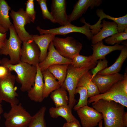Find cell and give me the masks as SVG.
<instances>
[{
    "label": "cell",
    "instance_id": "1",
    "mask_svg": "<svg viewBox=\"0 0 127 127\" xmlns=\"http://www.w3.org/2000/svg\"><path fill=\"white\" fill-rule=\"evenodd\" d=\"M92 104V107L102 114L104 127H125L122 119L125 112L124 106L114 101L103 99Z\"/></svg>",
    "mask_w": 127,
    "mask_h": 127
},
{
    "label": "cell",
    "instance_id": "2",
    "mask_svg": "<svg viewBox=\"0 0 127 127\" xmlns=\"http://www.w3.org/2000/svg\"><path fill=\"white\" fill-rule=\"evenodd\" d=\"M0 65L7 67L11 72H16L17 75L16 76V81L20 84V89L22 92L27 91L34 86L37 71L36 66L21 61L12 64L6 58L1 60Z\"/></svg>",
    "mask_w": 127,
    "mask_h": 127
},
{
    "label": "cell",
    "instance_id": "3",
    "mask_svg": "<svg viewBox=\"0 0 127 127\" xmlns=\"http://www.w3.org/2000/svg\"><path fill=\"white\" fill-rule=\"evenodd\" d=\"M95 66L77 68L71 64L68 65L66 77L61 87L68 91L69 95L68 105L71 109L73 108L76 102L75 92L79 80L84 74Z\"/></svg>",
    "mask_w": 127,
    "mask_h": 127
},
{
    "label": "cell",
    "instance_id": "4",
    "mask_svg": "<svg viewBox=\"0 0 127 127\" xmlns=\"http://www.w3.org/2000/svg\"><path fill=\"white\" fill-rule=\"evenodd\" d=\"M9 111L3 114L6 127H28L32 116L24 108L21 103L11 105Z\"/></svg>",
    "mask_w": 127,
    "mask_h": 127
},
{
    "label": "cell",
    "instance_id": "5",
    "mask_svg": "<svg viewBox=\"0 0 127 127\" xmlns=\"http://www.w3.org/2000/svg\"><path fill=\"white\" fill-rule=\"evenodd\" d=\"M10 36L9 39H6L0 49V54L10 57L9 62L16 64L20 62V52L22 42L17 35L13 25L9 28Z\"/></svg>",
    "mask_w": 127,
    "mask_h": 127
},
{
    "label": "cell",
    "instance_id": "6",
    "mask_svg": "<svg viewBox=\"0 0 127 127\" xmlns=\"http://www.w3.org/2000/svg\"><path fill=\"white\" fill-rule=\"evenodd\" d=\"M52 42L56 49L61 55L71 60L79 54L83 47L81 43L71 36L65 38L55 37Z\"/></svg>",
    "mask_w": 127,
    "mask_h": 127
},
{
    "label": "cell",
    "instance_id": "7",
    "mask_svg": "<svg viewBox=\"0 0 127 127\" xmlns=\"http://www.w3.org/2000/svg\"><path fill=\"white\" fill-rule=\"evenodd\" d=\"M101 99L114 101L127 107V95L123 91L121 80L115 83L105 92L89 98L88 104Z\"/></svg>",
    "mask_w": 127,
    "mask_h": 127
},
{
    "label": "cell",
    "instance_id": "8",
    "mask_svg": "<svg viewBox=\"0 0 127 127\" xmlns=\"http://www.w3.org/2000/svg\"><path fill=\"white\" fill-rule=\"evenodd\" d=\"M16 76L11 72L6 76L0 78V96L2 100L8 103L10 105L18 104V95L15 87Z\"/></svg>",
    "mask_w": 127,
    "mask_h": 127
},
{
    "label": "cell",
    "instance_id": "9",
    "mask_svg": "<svg viewBox=\"0 0 127 127\" xmlns=\"http://www.w3.org/2000/svg\"><path fill=\"white\" fill-rule=\"evenodd\" d=\"M81 22L84 23V25L81 27H78L69 24L64 26L52 29H45L41 28L39 26L36 27L37 30L40 35L45 34H51L55 35L65 36L68 33L77 32L82 33L85 35L88 40H91L93 36L89 26L84 19H82Z\"/></svg>",
    "mask_w": 127,
    "mask_h": 127
},
{
    "label": "cell",
    "instance_id": "10",
    "mask_svg": "<svg viewBox=\"0 0 127 127\" xmlns=\"http://www.w3.org/2000/svg\"><path fill=\"white\" fill-rule=\"evenodd\" d=\"M9 15L13 20L15 30L22 42L31 39L33 35L30 34L25 28V26L31 22L24 9L20 8L16 12L11 10Z\"/></svg>",
    "mask_w": 127,
    "mask_h": 127
},
{
    "label": "cell",
    "instance_id": "11",
    "mask_svg": "<svg viewBox=\"0 0 127 127\" xmlns=\"http://www.w3.org/2000/svg\"><path fill=\"white\" fill-rule=\"evenodd\" d=\"M40 51L38 45L32 40L22 42L20 61L36 66L39 63Z\"/></svg>",
    "mask_w": 127,
    "mask_h": 127
},
{
    "label": "cell",
    "instance_id": "12",
    "mask_svg": "<svg viewBox=\"0 0 127 127\" xmlns=\"http://www.w3.org/2000/svg\"><path fill=\"white\" fill-rule=\"evenodd\" d=\"M83 127H94L103 119L102 114L87 105L76 110Z\"/></svg>",
    "mask_w": 127,
    "mask_h": 127
},
{
    "label": "cell",
    "instance_id": "13",
    "mask_svg": "<svg viewBox=\"0 0 127 127\" xmlns=\"http://www.w3.org/2000/svg\"><path fill=\"white\" fill-rule=\"evenodd\" d=\"M97 16L99 18L96 23L91 25L89 24V28L93 35L97 34L101 29V20L104 18H107L113 21L117 25L118 32H123L127 28V15L119 17H115L107 15L101 9H98L96 11Z\"/></svg>",
    "mask_w": 127,
    "mask_h": 127
},
{
    "label": "cell",
    "instance_id": "14",
    "mask_svg": "<svg viewBox=\"0 0 127 127\" xmlns=\"http://www.w3.org/2000/svg\"><path fill=\"white\" fill-rule=\"evenodd\" d=\"M47 56L42 62L38 64L42 72L51 66L57 64H70L71 60L63 57L56 51L52 41L49 46Z\"/></svg>",
    "mask_w": 127,
    "mask_h": 127
},
{
    "label": "cell",
    "instance_id": "15",
    "mask_svg": "<svg viewBox=\"0 0 127 127\" xmlns=\"http://www.w3.org/2000/svg\"><path fill=\"white\" fill-rule=\"evenodd\" d=\"M123 75L119 73L102 75L97 74L92 80L97 86L100 94L108 90L115 83L122 80Z\"/></svg>",
    "mask_w": 127,
    "mask_h": 127
},
{
    "label": "cell",
    "instance_id": "16",
    "mask_svg": "<svg viewBox=\"0 0 127 127\" xmlns=\"http://www.w3.org/2000/svg\"><path fill=\"white\" fill-rule=\"evenodd\" d=\"M66 1L65 0H52L50 13L54 23H57L61 26L69 23L66 13Z\"/></svg>",
    "mask_w": 127,
    "mask_h": 127
},
{
    "label": "cell",
    "instance_id": "17",
    "mask_svg": "<svg viewBox=\"0 0 127 127\" xmlns=\"http://www.w3.org/2000/svg\"><path fill=\"white\" fill-rule=\"evenodd\" d=\"M101 0H79L75 3L71 13L68 15L69 22L75 20L81 17L88 9H92L95 7L99 6L102 4Z\"/></svg>",
    "mask_w": 127,
    "mask_h": 127
},
{
    "label": "cell",
    "instance_id": "18",
    "mask_svg": "<svg viewBox=\"0 0 127 127\" xmlns=\"http://www.w3.org/2000/svg\"><path fill=\"white\" fill-rule=\"evenodd\" d=\"M38 64L36 65L37 71L34 85L27 92L28 96L31 100L40 103L44 99V83L42 72Z\"/></svg>",
    "mask_w": 127,
    "mask_h": 127
},
{
    "label": "cell",
    "instance_id": "19",
    "mask_svg": "<svg viewBox=\"0 0 127 127\" xmlns=\"http://www.w3.org/2000/svg\"><path fill=\"white\" fill-rule=\"evenodd\" d=\"M91 46L93 50L91 56L92 60L93 62L96 63L98 60L105 59L106 56L111 52L117 50H121L124 45L116 44L112 46H107L104 44L102 40L92 44Z\"/></svg>",
    "mask_w": 127,
    "mask_h": 127
},
{
    "label": "cell",
    "instance_id": "20",
    "mask_svg": "<svg viewBox=\"0 0 127 127\" xmlns=\"http://www.w3.org/2000/svg\"><path fill=\"white\" fill-rule=\"evenodd\" d=\"M100 30L96 34L94 35L91 40L92 43L95 44L103 40L118 32L117 25L115 22L107 21L103 20L101 24Z\"/></svg>",
    "mask_w": 127,
    "mask_h": 127
},
{
    "label": "cell",
    "instance_id": "21",
    "mask_svg": "<svg viewBox=\"0 0 127 127\" xmlns=\"http://www.w3.org/2000/svg\"><path fill=\"white\" fill-rule=\"evenodd\" d=\"M55 36L51 34H45L40 36L33 35L31 39L38 45L40 51L39 63L42 61L46 57L49 44Z\"/></svg>",
    "mask_w": 127,
    "mask_h": 127
},
{
    "label": "cell",
    "instance_id": "22",
    "mask_svg": "<svg viewBox=\"0 0 127 127\" xmlns=\"http://www.w3.org/2000/svg\"><path fill=\"white\" fill-rule=\"evenodd\" d=\"M42 72L44 81L43 94L44 99L52 91L61 87V85L48 69Z\"/></svg>",
    "mask_w": 127,
    "mask_h": 127
},
{
    "label": "cell",
    "instance_id": "23",
    "mask_svg": "<svg viewBox=\"0 0 127 127\" xmlns=\"http://www.w3.org/2000/svg\"><path fill=\"white\" fill-rule=\"evenodd\" d=\"M49 112L52 118H56L61 116L65 119L67 123L78 120L72 115V109L68 105L57 107H52L50 108Z\"/></svg>",
    "mask_w": 127,
    "mask_h": 127
},
{
    "label": "cell",
    "instance_id": "24",
    "mask_svg": "<svg viewBox=\"0 0 127 127\" xmlns=\"http://www.w3.org/2000/svg\"><path fill=\"white\" fill-rule=\"evenodd\" d=\"M115 63L111 66L98 72L97 74H111L118 73L120 71L123 64L127 57V47L124 46Z\"/></svg>",
    "mask_w": 127,
    "mask_h": 127
},
{
    "label": "cell",
    "instance_id": "25",
    "mask_svg": "<svg viewBox=\"0 0 127 127\" xmlns=\"http://www.w3.org/2000/svg\"><path fill=\"white\" fill-rule=\"evenodd\" d=\"M91 77L92 75L88 71L81 77L77 86L85 87L88 91L89 98L100 94L97 86L92 80Z\"/></svg>",
    "mask_w": 127,
    "mask_h": 127
},
{
    "label": "cell",
    "instance_id": "26",
    "mask_svg": "<svg viewBox=\"0 0 127 127\" xmlns=\"http://www.w3.org/2000/svg\"><path fill=\"white\" fill-rule=\"evenodd\" d=\"M11 7L5 0H0V25L8 31L13 24L11 22L9 15Z\"/></svg>",
    "mask_w": 127,
    "mask_h": 127
},
{
    "label": "cell",
    "instance_id": "27",
    "mask_svg": "<svg viewBox=\"0 0 127 127\" xmlns=\"http://www.w3.org/2000/svg\"><path fill=\"white\" fill-rule=\"evenodd\" d=\"M50 96L56 107L68 105L69 98L67 92L61 87L51 92Z\"/></svg>",
    "mask_w": 127,
    "mask_h": 127
},
{
    "label": "cell",
    "instance_id": "28",
    "mask_svg": "<svg viewBox=\"0 0 127 127\" xmlns=\"http://www.w3.org/2000/svg\"><path fill=\"white\" fill-rule=\"evenodd\" d=\"M69 64H55L51 66L48 69L49 71L58 80L61 86L66 77Z\"/></svg>",
    "mask_w": 127,
    "mask_h": 127
},
{
    "label": "cell",
    "instance_id": "29",
    "mask_svg": "<svg viewBox=\"0 0 127 127\" xmlns=\"http://www.w3.org/2000/svg\"><path fill=\"white\" fill-rule=\"evenodd\" d=\"M71 64L75 68H81L96 66V63L92 60L91 56H86L79 54L75 56L71 60Z\"/></svg>",
    "mask_w": 127,
    "mask_h": 127
},
{
    "label": "cell",
    "instance_id": "30",
    "mask_svg": "<svg viewBox=\"0 0 127 127\" xmlns=\"http://www.w3.org/2000/svg\"><path fill=\"white\" fill-rule=\"evenodd\" d=\"M46 110L45 107H42L35 114L32 116L31 121L28 127H46L44 118Z\"/></svg>",
    "mask_w": 127,
    "mask_h": 127
},
{
    "label": "cell",
    "instance_id": "31",
    "mask_svg": "<svg viewBox=\"0 0 127 127\" xmlns=\"http://www.w3.org/2000/svg\"><path fill=\"white\" fill-rule=\"evenodd\" d=\"M79 93V98L77 104L75 105L73 109L76 111L77 109L87 105L88 99L89 98L87 91L86 87L83 86H79L76 87L75 92V94Z\"/></svg>",
    "mask_w": 127,
    "mask_h": 127
},
{
    "label": "cell",
    "instance_id": "32",
    "mask_svg": "<svg viewBox=\"0 0 127 127\" xmlns=\"http://www.w3.org/2000/svg\"><path fill=\"white\" fill-rule=\"evenodd\" d=\"M127 39V28L124 31L114 34L104 39L105 42L107 44L113 45L119 44L123 41Z\"/></svg>",
    "mask_w": 127,
    "mask_h": 127
},
{
    "label": "cell",
    "instance_id": "33",
    "mask_svg": "<svg viewBox=\"0 0 127 127\" xmlns=\"http://www.w3.org/2000/svg\"><path fill=\"white\" fill-rule=\"evenodd\" d=\"M26 5L25 13L31 22L34 23L36 18V12L34 7L33 0H28L25 3Z\"/></svg>",
    "mask_w": 127,
    "mask_h": 127
},
{
    "label": "cell",
    "instance_id": "34",
    "mask_svg": "<svg viewBox=\"0 0 127 127\" xmlns=\"http://www.w3.org/2000/svg\"><path fill=\"white\" fill-rule=\"evenodd\" d=\"M39 5L42 12L43 18L44 19L49 20L54 23V20L50 12L48 11L47 5L46 0H36Z\"/></svg>",
    "mask_w": 127,
    "mask_h": 127
},
{
    "label": "cell",
    "instance_id": "35",
    "mask_svg": "<svg viewBox=\"0 0 127 127\" xmlns=\"http://www.w3.org/2000/svg\"><path fill=\"white\" fill-rule=\"evenodd\" d=\"M108 62L106 59L99 60L96 67L91 69L92 79L100 71L107 67Z\"/></svg>",
    "mask_w": 127,
    "mask_h": 127
},
{
    "label": "cell",
    "instance_id": "36",
    "mask_svg": "<svg viewBox=\"0 0 127 127\" xmlns=\"http://www.w3.org/2000/svg\"><path fill=\"white\" fill-rule=\"evenodd\" d=\"M7 67L0 65V78H3L11 72Z\"/></svg>",
    "mask_w": 127,
    "mask_h": 127
},
{
    "label": "cell",
    "instance_id": "37",
    "mask_svg": "<svg viewBox=\"0 0 127 127\" xmlns=\"http://www.w3.org/2000/svg\"><path fill=\"white\" fill-rule=\"evenodd\" d=\"M121 83L124 92L127 95V74L125 72L123 75V79L121 80Z\"/></svg>",
    "mask_w": 127,
    "mask_h": 127
},
{
    "label": "cell",
    "instance_id": "38",
    "mask_svg": "<svg viewBox=\"0 0 127 127\" xmlns=\"http://www.w3.org/2000/svg\"><path fill=\"white\" fill-rule=\"evenodd\" d=\"M62 127H81L78 120L70 123L66 122L64 124Z\"/></svg>",
    "mask_w": 127,
    "mask_h": 127
},
{
    "label": "cell",
    "instance_id": "39",
    "mask_svg": "<svg viewBox=\"0 0 127 127\" xmlns=\"http://www.w3.org/2000/svg\"><path fill=\"white\" fill-rule=\"evenodd\" d=\"M7 32L3 33L0 32V49L4 44L6 39Z\"/></svg>",
    "mask_w": 127,
    "mask_h": 127
},
{
    "label": "cell",
    "instance_id": "40",
    "mask_svg": "<svg viewBox=\"0 0 127 127\" xmlns=\"http://www.w3.org/2000/svg\"><path fill=\"white\" fill-rule=\"evenodd\" d=\"M123 122L125 127H127V112H125L122 118Z\"/></svg>",
    "mask_w": 127,
    "mask_h": 127
},
{
    "label": "cell",
    "instance_id": "41",
    "mask_svg": "<svg viewBox=\"0 0 127 127\" xmlns=\"http://www.w3.org/2000/svg\"><path fill=\"white\" fill-rule=\"evenodd\" d=\"M8 31L4 28L2 27L0 25V32L2 33H4Z\"/></svg>",
    "mask_w": 127,
    "mask_h": 127
},
{
    "label": "cell",
    "instance_id": "42",
    "mask_svg": "<svg viewBox=\"0 0 127 127\" xmlns=\"http://www.w3.org/2000/svg\"><path fill=\"white\" fill-rule=\"evenodd\" d=\"M3 112V110L2 107V105L1 103H0V115Z\"/></svg>",
    "mask_w": 127,
    "mask_h": 127
},
{
    "label": "cell",
    "instance_id": "43",
    "mask_svg": "<svg viewBox=\"0 0 127 127\" xmlns=\"http://www.w3.org/2000/svg\"><path fill=\"white\" fill-rule=\"evenodd\" d=\"M98 125L99 127H103V121L102 120L99 122Z\"/></svg>",
    "mask_w": 127,
    "mask_h": 127
},
{
    "label": "cell",
    "instance_id": "44",
    "mask_svg": "<svg viewBox=\"0 0 127 127\" xmlns=\"http://www.w3.org/2000/svg\"><path fill=\"white\" fill-rule=\"evenodd\" d=\"M2 100L0 96V103H1Z\"/></svg>",
    "mask_w": 127,
    "mask_h": 127
},
{
    "label": "cell",
    "instance_id": "45",
    "mask_svg": "<svg viewBox=\"0 0 127 127\" xmlns=\"http://www.w3.org/2000/svg\"><path fill=\"white\" fill-rule=\"evenodd\" d=\"M1 60L0 59V64H1Z\"/></svg>",
    "mask_w": 127,
    "mask_h": 127
}]
</instances>
